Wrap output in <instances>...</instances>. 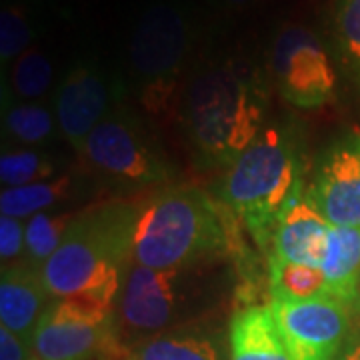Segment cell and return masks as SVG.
Segmentation results:
<instances>
[{"label": "cell", "mask_w": 360, "mask_h": 360, "mask_svg": "<svg viewBox=\"0 0 360 360\" xmlns=\"http://www.w3.org/2000/svg\"><path fill=\"white\" fill-rule=\"evenodd\" d=\"M32 360H39V359H37V356H34V359H32Z\"/></svg>", "instance_id": "obj_30"}, {"label": "cell", "mask_w": 360, "mask_h": 360, "mask_svg": "<svg viewBox=\"0 0 360 360\" xmlns=\"http://www.w3.org/2000/svg\"><path fill=\"white\" fill-rule=\"evenodd\" d=\"M118 89L98 66L80 63L56 90V122L66 142L82 155L94 129L118 104Z\"/></svg>", "instance_id": "obj_11"}, {"label": "cell", "mask_w": 360, "mask_h": 360, "mask_svg": "<svg viewBox=\"0 0 360 360\" xmlns=\"http://www.w3.org/2000/svg\"><path fill=\"white\" fill-rule=\"evenodd\" d=\"M330 226L333 224L322 214L309 188L302 186L274 226L269 257L322 269Z\"/></svg>", "instance_id": "obj_13"}, {"label": "cell", "mask_w": 360, "mask_h": 360, "mask_svg": "<svg viewBox=\"0 0 360 360\" xmlns=\"http://www.w3.org/2000/svg\"><path fill=\"white\" fill-rule=\"evenodd\" d=\"M32 352L39 360H118L129 356L120 342L115 310L80 298H56L44 310Z\"/></svg>", "instance_id": "obj_6"}, {"label": "cell", "mask_w": 360, "mask_h": 360, "mask_svg": "<svg viewBox=\"0 0 360 360\" xmlns=\"http://www.w3.org/2000/svg\"><path fill=\"white\" fill-rule=\"evenodd\" d=\"M229 347L231 360H290L270 304H248L234 312Z\"/></svg>", "instance_id": "obj_15"}, {"label": "cell", "mask_w": 360, "mask_h": 360, "mask_svg": "<svg viewBox=\"0 0 360 360\" xmlns=\"http://www.w3.org/2000/svg\"><path fill=\"white\" fill-rule=\"evenodd\" d=\"M72 194H75L72 176L4 188L0 194V210L6 217H14L20 220L26 217L30 219L39 212H44V208H51V206L70 198Z\"/></svg>", "instance_id": "obj_19"}, {"label": "cell", "mask_w": 360, "mask_h": 360, "mask_svg": "<svg viewBox=\"0 0 360 360\" xmlns=\"http://www.w3.org/2000/svg\"><path fill=\"white\" fill-rule=\"evenodd\" d=\"M270 309L290 360H336L352 330L350 310L335 298H270Z\"/></svg>", "instance_id": "obj_10"}, {"label": "cell", "mask_w": 360, "mask_h": 360, "mask_svg": "<svg viewBox=\"0 0 360 360\" xmlns=\"http://www.w3.org/2000/svg\"><path fill=\"white\" fill-rule=\"evenodd\" d=\"M270 70L286 103L316 108L335 98L336 70L322 40L302 25L283 26L272 40Z\"/></svg>", "instance_id": "obj_8"}, {"label": "cell", "mask_w": 360, "mask_h": 360, "mask_svg": "<svg viewBox=\"0 0 360 360\" xmlns=\"http://www.w3.org/2000/svg\"><path fill=\"white\" fill-rule=\"evenodd\" d=\"M52 296L44 284L42 270L25 260L2 266L0 276V322L4 328L30 342L40 316L49 309Z\"/></svg>", "instance_id": "obj_14"}, {"label": "cell", "mask_w": 360, "mask_h": 360, "mask_svg": "<svg viewBox=\"0 0 360 360\" xmlns=\"http://www.w3.org/2000/svg\"><path fill=\"white\" fill-rule=\"evenodd\" d=\"M34 352L30 342L0 326V360H32Z\"/></svg>", "instance_id": "obj_27"}, {"label": "cell", "mask_w": 360, "mask_h": 360, "mask_svg": "<svg viewBox=\"0 0 360 360\" xmlns=\"http://www.w3.org/2000/svg\"><path fill=\"white\" fill-rule=\"evenodd\" d=\"M4 134L16 144L39 146L51 141L54 120L51 110L39 103H20L4 110Z\"/></svg>", "instance_id": "obj_21"}, {"label": "cell", "mask_w": 360, "mask_h": 360, "mask_svg": "<svg viewBox=\"0 0 360 360\" xmlns=\"http://www.w3.org/2000/svg\"><path fill=\"white\" fill-rule=\"evenodd\" d=\"M191 270H156L134 264L118 296V330L132 338H142L170 330L188 309Z\"/></svg>", "instance_id": "obj_9"}, {"label": "cell", "mask_w": 360, "mask_h": 360, "mask_svg": "<svg viewBox=\"0 0 360 360\" xmlns=\"http://www.w3.org/2000/svg\"><path fill=\"white\" fill-rule=\"evenodd\" d=\"M269 284L270 298L292 302L330 298L328 283L322 269L296 264L283 258L269 257Z\"/></svg>", "instance_id": "obj_18"}, {"label": "cell", "mask_w": 360, "mask_h": 360, "mask_svg": "<svg viewBox=\"0 0 360 360\" xmlns=\"http://www.w3.org/2000/svg\"><path fill=\"white\" fill-rule=\"evenodd\" d=\"M302 146L296 130L274 124L248 146L232 165L219 188V200L262 250H269L274 226L283 210L304 186Z\"/></svg>", "instance_id": "obj_4"}, {"label": "cell", "mask_w": 360, "mask_h": 360, "mask_svg": "<svg viewBox=\"0 0 360 360\" xmlns=\"http://www.w3.org/2000/svg\"><path fill=\"white\" fill-rule=\"evenodd\" d=\"M54 174H56V165L46 153L11 148L4 150L0 156V180L8 188L46 182Z\"/></svg>", "instance_id": "obj_22"}, {"label": "cell", "mask_w": 360, "mask_h": 360, "mask_svg": "<svg viewBox=\"0 0 360 360\" xmlns=\"http://www.w3.org/2000/svg\"><path fill=\"white\" fill-rule=\"evenodd\" d=\"M80 156L122 191H142L168 180L167 162L156 153L139 118L120 103L94 129Z\"/></svg>", "instance_id": "obj_7"}, {"label": "cell", "mask_w": 360, "mask_h": 360, "mask_svg": "<svg viewBox=\"0 0 360 360\" xmlns=\"http://www.w3.org/2000/svg\"><path fill=\"white\" fill-rule=\"evenodd\" d=\"M127 360H224V350L219 335L179 326L130 345Z\"/></svg>", "instance_id": "obj_16"}, {"label": "cell", "mask_w": 360, "mask_h": 360, "mask_svg": "<svg viewBox=\"0 0 360 360\" xmlns=\"http://www.w3.org/2000/svg\"><path fill=\"white\" fill-rule=\"evenodd\" d=\"M310 196L333 226L360 231V139L338 141L321 158Z\"/></svg>", "instance_id": "obj_12"}, {"label": "cell", "mask_w": 360, "mask_h": 360, "mask_svg": "<svg viewBox=\"0 0 360 360\" xmlns=\"http://www.w3.org/2000/svg\"><path fill=\"white\" fill-rule=\"evenodd\" d=\"M182 118L206 162L229 170L264 130L266 92L248 66L232 60L210 65L184 90Z\"/></svg>", "instance_id": "obj_3"}, {"label": "cell", "mask_w": 360, "mask_h": 360, "mask_svg": "<svg viewBox=\"0 0 360 360\" xmlns=\"http://www.w3.org/2000/svg\"><path fill=\"white\" fill-rule=\"evenodd\" d=\"M336 360H360V324L350 330L347 342Z\"/></svg>", "instance_id": "obj_28"}, {"label": "cell", "mask_w": 360, "mask_h": 360, "mask_svg": "<svg viewBox=\"0 0 360 360\" xmlns=\"http://www.w3.org/2000/svg\"><path fill=\"white\" fill-rule=\"evenodd\" d=\"M72 219L75 214L70 212H46V210L30 217L26 222V264L42 270L46 260L56 252V248L63 243Z\"/></svg>", "instance_id": "obj_20"}, {"label": "cell", "mask_w": 360, "mask_h": 360, "mask_svg": "<svg viewBox=\"0 0 360 360\" xmlns=\"http://www.w3.org/2000/svg\"><path fill=\"white\" fill-rule=\"evenodd\" d=\"M26 226L20 219L0 217V258L2 266L13 264L18 257H25Z\"/></svg>", "instance_id": "obj_26"}, {"label": "cell", "mask_w": 360, "mask_h": 360, "mask_svg": "<svg viewBox=\"0 0 360 360\" xmlns=\"http://www.w3.org/2000/svg\"><path fill=\"white\" fill-rule=\"evenodd\" d=\"M330 298L350 312L360 307V231L330 226L326 257L322 262Z\"/></svg>", "instance_id": "obj_17"}, {"label": "cell", "mask_w": 360, "mask_h": 360, "mask_svg": "<svg viewBox=\"0 0 360 360\" xmlns=\"http://www.w3.org/2000/svg\"><path fill=\"white\" fill-rule=\"evenodd\" d=\"M191 46V18L179 4L160 0L142 11L130 34L129 66L150 112H162L172 101Z\"/></svg>", "instance_id": "obj_5"}, {"label": "cell", "mask_w": 360, "mask_h": 360, "mask_svg": "<svg viewBox=\"0 0 360 360\" xmlns=\"http://www.w3.org/2000/svg\"><path fill=\"white\" fill-rule=\"evenodd\" d=\"M32 40V26L30 18L22 6H4L0 14V60L2 66L16 60L20 54L28 51Z\"/></svg>", "instance_id": "obj_24"}, {"label": "cell", "mask_w": 360, "mask_h": 360, "mask_svg": "<svg viewBox=\"0 0 360 360\" xmlns=\"http://www.w3.org/2000/svg\"><path fill=\"white\" fill-rule=\"evenodd\" d=\"M236 214L191 184L165 186L136 202L134 264L193 270L240 248Z\"/></svg>", "instance_id": "obj_1"}, {"label": "cell", "mask_w": 360, "mask_h": 360, "mask_svg": "<svg viewBox=\"0 0 360 360\" xmlns=\"http://www.w3.org/2000/svg\"><path fill=\"white\" fill-rule=\"evenodd\" d=\"M336 34L347 58L360 70V0H340L336 11Z\"/></svg>", "instance_id": "obj_25"}, {"label": "cell", "mask_w": 360, "mask_h": 360, "mask_svg": "<svg viewBox=\"0 0 360 360\" xmlns=\"http://www.w3.org/2000/svg\"><path fill=\"white\" fill-rule=\"evenodd\" d=\"M220 6L224 8H236V11H243V8H250V6H257L264 0H217Z\"/></svg>", "instance_id": "obj_29"}, {"label": "cell", "mask_w": 360, "mask_h": 360, "mask_svg": "<svg viewBox=\"0 0 360 360\" xmlns=\"http://www.w3.org/2000/svg\"><path fill=\"white\" fill-rule=\"evenodd\" d=\"M136 202L112 200L75 214L42 278L56 298H80L115 310L134 266Z\"/></svg>", "instance_id": "obj_2"}, {"label": "cell", "mask_w": 360, "mask_h": 360, "mask_svg": "<svg viewBox=\"0 0 360 360\" xmlns=\"http://www.w3.org/2000/svg\"><path fill=\"white\" fill-rule=\"evenodd\" d=\"M52 84V63L40 49H28L13 63L11 90L18 98L32 101L46 94Z\"/></svg>", "instance_id": "obj_23"}]
</instances>
